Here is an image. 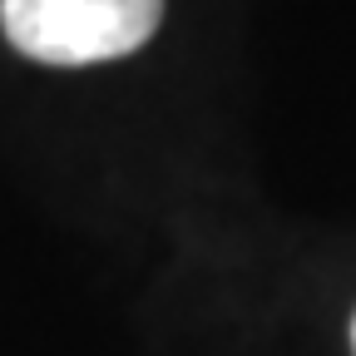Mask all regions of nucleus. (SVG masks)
Masks as SVG:
<instances>
[{
  "label": "nucleus",
  "mask_w": 356,
  "mask_h": 356,
  "mask_svg": "<svg viewBox=\"0 0 356 356\" xmlns=\"http://www.w3.org/2000/svg\"><path fill=\"white\" fill-rule=\"evenodd\" d=\"M351 351H356V317H351Z\"/></svg>",
  "instance_id": "f03ea898"
},
{
  "label": "nucleus",
  "mask_w": 356,
  "mask_h": 356,
  "mask_svg": "<svg viewBox=\"0 0 356 356\" xmlns=\"http://www.w3.org/2000/svg\"><path fill=\"white\" fill-rule=\"evenodd\" d=\"M163 0H0V30L40 65H104L159 30Z\"/></svg>",
  "instance_id": "f257e3e1"
}]
</instances>
